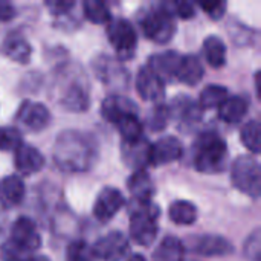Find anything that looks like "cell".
Masks as SVG:
<instances>
[{
	"mask_svg": "<svg viewBox=\"0 0 261 261\" xmlns=\"http://www.w3.org/2000/svg\"><path fill=\"white\" fill-rule=\"evenodd\" d=\"M57 167L67 173H86L98 161V147L92 136L76 132H61L52 150Z\"/></svg>",
	"mask_w": 261,
	"mask_h": 261,
	"instance_id": "6da1fadb",
	"label": "cell"
},
{
	"mask_svg": "<svg viewBox=\"0 0 261 261\" xmlns=\"http://www.w3.org/2000/svg\"><path fill=\"white\" fill-rule=\"evenodd\" d=\"M228 147L223 138L214 132L202 133L193 145L194 167L200 173H220L226 164Z\"/></svg>",
	"mask_w": 261,
	"mask_h": 261,
	"instance_id": "7a4b0ae2",
	"label": "cell"
},
{
	"mask_svg": "<svg viewBox=\"0 0 261 261\" xmlns=\"http://www.w3.org/2000/svg\"><path fill=\"white\" fill-rule=\"evenodd\" d=\"M40 245L41 237L35 223L28 217H18L11 228V239L0 248L2 258L3 261H23Z\"/></svg>",
	"mask_w": 261,
	"mask_h": 261,
	"instance_id": "3957f363",
	"label": "cell"
},
{
	"mask_svg": "<svg viewBox=\"0 0 261 261\" xmlns=\"http://www.w3.org/2000/svg\"><path fill=\"white\" fill-rule=\"evenodd\" d=\"M57 101L69 112H86L90 106L89 89L83 70L75 67V72L66 69L57 81Z\"/></svg>",
	"mask_w": 261,
	"mask_h": 261,
	"instance_id": "277c9868",
	"label": "cell"
},
{
	"mask_svg": "<svg viewBox=\"0 0 261 261\" xmlns=\"http://www.w3.org/2000/svg\"><path fill=\"white\" fill-rule=\"evenodd\" d=\"M159 210L156 205L138 203L130 214V236L141 246H150L158 237Z\"/></svg>",
	"mask_w": 261,
	"mask_h": 261,
	"instance_id": "5b68a950",
	"label": "cell"
},
{
	"mask_svg": "<svg viewBox=\"0 0 261 261\" xmlns=\"http://www.w3.org/2000/svg\"><path fill=\"white\" fill-rule=\"evenodd\" d=\"M139 23L144 35L158 44L168 43L176 32L174 17L165 9L164 5L150 8L147 12H144Z\"/></svg>",
	"mask_w": 261,
	"mask_h": 261,
	"instance_id": "8992f818",
	"label": "cell"
},
{
	"mask_svg": "<svg viewBox=\"0 0 261 261\" xmlns=\"http://www.w3.org/2000/svg\"><path fill=\"white\" fill-rule=\"evenodd\" d=\"M231 179L234 187L257 199L261 193V170L260 164L252 156H239L231 167Z\"/></svg>",
	"mask_w": 261,
	"mask_h": 261,
	"instance_id": "52a82bcc",
	"label": "cell"
},
{
	"mask_svg": "<svg viewBox=\"0 0 261 261\" xmlns=\"http://www.w3.org/2000/svg\"><path fill=\"white\" fill-rule=\"evenodd\" d=\"M107 38L122 60L133 57L138 44V35L130 21L125 18H112L107 24Z\"/></svg>",
	"mask_w": 261,
	"mask_h": 261,
	"instance_id": "ba28073f",
	"label": "cell"
},
{
	"mask_svg": "<svg viewBox=\"0 0 261 261\" xmlns=\"http://www.w3.org/2000/svg\"><path fill=\"white\" fill-rule=\"evenodd\" d=\"M96 260L101 261H122L130 252L128 239L121 231H112L104 237L98 239L92 246Z\"/></svg>",
	"mask_w": 261,
	"mask_h": 261,
	"instance_id": "9c48e42d",
	"label": "cell"
},
{
	"mask_svg": "<svg viewBox=\"0 0 261 261\" xmlns=\"http://www.w3.org/2000/svg\"><path fill=\"white\" fill-rule=\"evenodd\" d=\"M184 147L182 142L174 136H165L150 145L148 165L161 167L171 162H176L182 158Z\"/></svg>",
	"mask_w": 261,
	"mask_h": 261,
	"instance_id": "30bf717a",
	"label": "cell"
},
{
	"mask_svg": "<svg viewBox=\"0 0 261 261\" xmlns=\"http://www.w3.org/2000/svg\"><path fill=\"white\" fill-rule=\"evenodd\" d=\"M124 203H125V199L118 188L106 187L101 190V193L98 194V197L95 200L93 216L96 217L98 222L107 223L119 213V210L124 206Z\"/></svg>",
	"mask_w": 261,
	"mask_h": 261,
	"instance_id": "8fae6325",
	"label": "cell"
},
{
	"mask_svg": "<svg viewBox=\"0 0 261 261\" xmlns=\"http://www.w3.org/2000/svg\"><path fill=\"white\" fill-rule=\"evenodd\" d=\"M188 249L193 254L202 257H225L234 252V248L229 240L214 234H206L191 239Z\"/></svg>",
	"mask_w": 261,
	"mask_h": 261,
	"instance_id": "7c38bea8",
	"label": "cell"
},
{
	"mask_svg": "<svg viewBox=\"0 0 261 261\" xmlns=\"http://www.w3.org/2000/svg\"><path fill=\"white\" fill-rule=\"evenodd\" d=\"M17 121L31 132H41L50 124V112L41 102L24 101L17 112Z\"/></svg>",
	"mask_w": 261,
	"mask_h": 261,
	"instance_id": "4fadbf2b",
	"label": "cell"
},
{
	"mask_svg": "<svg viewBox=\"0 0 261 261\" xmlns=\"http://www.w3.org/2000/svg\"><path fill=\"white\" fill-rule=\"evenodd\" d=\"M136 90L144 101L159 102L165 95V83L148 66H144L136 76Z\"/></svg>",
	"mask_w": 261,
	"mask_h": 261,
	"instance_id": "5bb4252c",
	"label": "cell"
},
{
	"mask_svg": "<svg viewBox=\"0 0 261 261\" xmlns=\"http://www.w3.org/2000/svg\"><path fill=\"white\" fill-rule=\"evenodd\" d=\"M182 55L174 52V50H167L162 54H156L150 57L148 60V67L165 83V81H174L176 73L180 64Z\"/></svg>",
	"mask_w": 261,
	"mask_h": 261,
	"instance_id": "9a60e30c",
	"label": "cell"
},
{
	"mask_svg": "<svg viewBox=\"0 0 261 261\" xmlns=\"http://www.w3.org/2000/svg\"><path fill=\"white\" fill-rule=\"evenodd\" d=\"M15 170L23 176H31L38 173L44 165L43 154L32 145L21 144L15 150V159H14Z\"/></svg>",
	"mask_w": 261,
	"mask_h": 261,
	"instance_id": "2e32d148",
	"label": "cell"
},
{
	"mask_svg": "<svg viewBox=\"0 0 261 261\" xmlns=\"http://www.w3.org/2000/svg\"><path fill=\"white\" fill-rule=\"evenodd\" d=\"M93 69L96 76L107 84H124L128 81V72H125L124 67L112 57L99 55L93 63Z\"/></svg>",
	"mask_w": 261,
	"mask_h": 261,
	"instance_id": "e0dca14e",
	"label": "cell"
},
{
	"mask_svg": "<svg viewBox=\"0 0 261 261\" xmlns=\"http://www.w3.org/2000/svg\"><path fill=\"white\" fill-rule=\"evenodd\" d=\"M130 113H138V107L132 99L124 98V96L113 95V96L106 98L102 101V104H101V115L109 122H112L113 125L121 118H124V116H127Z\"/></svg>",
	"mask_w": 261,
	"mask_h": 261,
	"instance_id": "ac0fdd59",
	"label": "cell"
},
{
	"mask_svg": "<svg viewBox=\"0 0 261 261\" xmlns=\"http://www.w3.org/2000/svg\"><path fill=\"white\" fill-rule=\"evenodd\" d=\"M128 191L136 203H150L154 194V185L145 170H136L127 182Z\"/></svg>",
	"mask_w": 261,
	"mask_h": 261,
	"instance_id": "d6986e66",
	"label": "cell"
},
{
	"mask_svg": "<svg viewBox=\"0 0 261 261\" xmlns=\"http://www.w3.org/2000/svg\"><path fill=\"white\" fill-rule=\"evenodd\" d=\"M24 197V184L18 176H6L0 179V205L3 208H14L21 203Z\"/></svg>",
	"mask_w": 261,
	"mask_h": 261,
	"instance_id": "ffe728a7",
	"label": "cell"
},
{
	"mask_svg": "<svg viewBox=\"0 0 261 261\" xmlns=\"http://www.w3.org/2000/svg\"><path fill=\"white\" fill-rule=\"evenodd\" d=\"M150 142L145 138H141L133 142H122V158L124 162L136 170H144L148 165V153H150Z\"/></svg>",
	"mask_w": 261,
	"mask_h": 261,
	"instance_id": "44dd1931",
	"label": "cell"
},
{
	"mask_svg": "<svg viewBox=\"0 0 261 261\" xmlns=\"http://www.w3.org/2000/svg\"><path fill=\"white\" fill-rule=\"evenodd\" d=\"M3 54L12 61L26 64L32 55V47L23 35L11 32L3 41Z\"/></svg>",
	"mask_w": 261,
	"mask_h": 261,
	"instance_id": "7402d4cb",
	"label": "cell"
},
{
	"mask_svg": "<svg viewBox=\"0 0 261 261\" xmlns=\"http://www.w3.org/2000/svg\"><path fill=\"white\" fill-rule=\"evenodd\" d=\"M171 116H176L180 124L194 125L202 119V109L197 102L190 99V96H179L173 101V106L170 107Z\"/></svg>",
	"mask_w": 261,
	"mask_h": 261,
	"instance_id": "603a6c76",
	"label": "cell"
},
{
	"mask_svg": "<svg viewBox=\"0 0 261 261\" xmlns=\"http://www.w3.org/2000/svg\"><path fill=\"white\" fill-rule=\"evenodd\" d=\"M203 73H205L203 66L196 55H182V60L176 73L177 81L188 84V86H196L202 81Z\"/></svg>",
	"mask_w": 261,
	"mask_h": 261,
	"instance_id": "cb8c5ba5",
	"label": "cell"
},
{
	"mask_svg": "<svg viewBox=\"0 0 261 261\" xmlns=\"http://www.w3.org/2000/svg\"><path fill=\"white\" fill-rule=\"evenodd\" d=\"M249 109V102L243 96L226 98L225 102L219 107V118L231 125H236L243 121Z\"/></svg>",
	"mask_w": 261,
	"mask_h": 261,
	"instance_id": "d4e9b609",
	"label": "cell"
},
{
	"mask_svg": "<svg viewBox=\"0 0 261 261\" xmlns=\"http://www.w3.org/2000/svg\"><path fill=\"white\" fill-rule=\"evenodd\" d=\"M184 257H185L184 243L179 239L168 236L154 249L151 261H184Z\"/></svg>",
	"mask_w": 261,
	"mask_h": 261,
	"instance_id": "484cf974",
	"label": "cell"
},
{
	"mask_svg": "<svg viewBox=\"0 0 261 261\" xmlns=\"http://www.w3.org/2000/svg\"><path fill=\"white\" fill-rule=\"evenodd\" d=\"M168 216L173 223L188 226L197 220V208L188 200H176L170 205Z\"/></svg>",
	"mask_w": 261,
	"mask_h": 261,
	"instance_id": "4316f807",
	"label": "cell"
},
{
	"mask_svg": "<svg viewBox=\"0 0 261 261\" xmlns=\"http://www.w3.org/2000/svg\"><path fill=\"white\" fill-rule=\"evenodd\" d=\"M203 52H205V58L210 63L211 67H222L226 63V46L222 41V38H219L217 35H210L205 41H203Z\"/></svg>",
	"mask_w": 261,
	"mask_h": 261,
	"instance_id": "83f0119b",
	"label": "cell"
},
{
	"mask_svg": "<svg viewBox=\"0 0 261 261\" xmlns=\"http://www.w3.org/2000/svg\"><path fill=\"white\" fill-rule=\"evenodd\" d=\"M115 125L121 133L122 142H133V141L144 138L142 136V122L139 121L138 113H130V115L121 118Z\"/></svg>",
	"mask_w": 261,
	"mask_h": 261,
	"instance_id": "f1b7e54d",
	"label": "cell"
},
{
	"mask_svg": "<svg viewBox=\"0 0 261 261\" xmlns=\"http://www.w3.org/2000/svg\"><path fill=\"white\" fill-rule=\"evenodd\" d=\"M226 98H228L226 87H223L220 84H210V86H206L202 90L197 104H199V107L202 110H205V109H214V107L219 109L225 102Z\"/></svg>",
	"mask_w": 261,
	"mask_h": 261,
	"instance_id": "f546056e",
	"label": "cell"
},
{
	"mask_svg": "<svg viewBox=\"0 0 261 261\" xmlns=\"http://www.w3.org/2000/svg\"><path fill=\"white\" fill-rule=\"evenodd\" d=\"M83 11H84L86 18L96 24H106L112 20L107 3L99 2V0H86L83 3Z\"/></svg>",
	"mask_w": 261,
	"mask_h": 261,
	"instance_id": "4dcf8cb0",
	"label": "cell"
},
{
	"mask_svg": "<svg viewBox=\"0 0 261 261\" xmlns=\"http://www.w3.org/2000/svg\"><path fill=\"white\" fill-rule=\"evenodd\" d=\"M260 135V122L257 119H251L249 122H246L242 128V133H240L243 145L254 154H258L261 150Z\"/></svg>",
	"mask_w": 261,
	"mask_h": 261,
	"instance_id": "1f68e13d",
	"label": "cell"
},
{
	"mask_svg": "<svg viewBox=\"0 0 261 261\" xmlns=\"http://www.w3.org/2000/svg\"><path fill=\"white\" fill-rule=\"evenodd\" d=\"M170 119H171L170 107L158 102L153 107V110L147 115V125L151 132H162L168 125Z\"/></svg>",
	"mask_w": 261,
	"mask_h": 261,
	"instance_id": "d6a6232c",
	"label": "cell"
},
{
	"mask_svg": "<svg viewBox=\"0 0 261 261\" xmlns=\"http://www.w3.org/2000/svg\"><path fill=\"white\" fill-rule=\"evenodd\" d=\"M66 261H96L92 246L86 242L78 240L69 245L66 252Z\"/></svg>",
	"mask_w": 261,
	"mask_h": 261,
	"instance_id": "836d02e7",
	"label": "cell"
},
{
	"mask_svg": "<svg viewBox=\"0 0 261 261\" xmlns=\"http://www.w3.org/2000/svg\"><path fill=\"white\" fill-rule=\"evenodd\" d=\"M21 145L20 132L14 127H0V151L17 150Z\"/></svg>",
	"mask_w": 261,
	"mask_h": 261,
	"instance_id": "e575fe53",
	"label": "cell"
},
{
	"mask_svg": "<svg viewBox=\"0 0 261 261\" xmlns=\"http://www.w3.org/2000/svg\"><path fill=\"white\" fill-rule=\"evenodd\" d=\"M164 5V3H162ZM165 6V9L174 17V15H177L179 18H184V20H187V18H191V17H194V14H196V9H194V5L193 3H190V2H171V3H165L164 5Z\"/></svg>",
	"mask_w": 261,
	"mask_h": 261,
	"instance_id": "d590c367",
	"label": "cell"
},
{
	"mask_svg": "<svg viewBox=\"0 0 261 261\" xmlns=\"http://www.w3.org/2000/svg\"><path fill=\"white\" fill-rule=\"evenodd\" d=\"M260 229H255V231L248 237V240L245 242V246H243L245 255H246L248 258H251V260H260Z\"/></svg>",
	"mask_w": 261,
	"mask_h": 261,
	"instance_id": "8d00e7d4",
	"label": "cell"
},
{
	"mask_svg": "<svg viewBox=\"0 0 261 261\" xmlns=\"http://www.w3.org/2000/svg\"><path fill=\"white\" fill-rule=\"evenodd\" d=\"M199 6L206 12L208 17L219 20L225 15L226 11V3L225 2H200Z\"/></svg>",
	"mask_w": 261,
	"mask_h": 261,
	"instance_id": "74e56055",
	"label": "cell"
},
{
	"mask_svg": "<svg viewBox=\"0 0 261 261\" xmlns=\"http://www.w3.org/2000/svg\"><path fill=\"white\" fill-rule=\"evenodd\" d=\"M46 6L52 11V14L61 15V14H67L75 6V2H70V0H52V2H46Z\"/></svg>",
	"mask_w": 261,
	"mask_h": 261,
	"instance_id": "f35d334b",
	"label": "cell"
},
{
	"mask_svg": "<svg viewBox=\"0 0 261 261\" xmlns=\"http://www.w3.org/2000/svg\"><path fill=\"white\" fill-rule=\"evenodd\" d=\"M17 11L12 6V3L0 0V21H9L15 17Z\"/></svg>",
	"mask_w": 261,
	"mask_h": 261,
	"instance_id": "ab89813d",
	"label": "cell"
},
{
	"mask_svg": "<svg viewBox=\"0 0 261 261\" xmlns=\"http://www.w3.org/2000/svg\"><path fill=\"white\" fill-rule=\"evenodd\" d=\"M23 261H50L47 257H44V255H34V257H28V258H24Z\"/></svg>",
	"mask_w": 261,
	"mask_h": 261,
	"instance_id": "60d3db41",
	"label": "cell"
},
{
	"mask_svg": "<svg viewBox=\"0 0 261 261\" xmlns=\"http://www.w3.org/2000/svg\"><path fill=\"white\" fill-rule=\"evenodd\" d=\"M127 261H147V260H145V257H144V255H141V254H133V255H132V257H130Z\"/></svg>",
	"mask_w": 261,
	"mask_h": 261,
	"instance_id": "b9f144b4",
	"label": "cell"
}]
</instances>
